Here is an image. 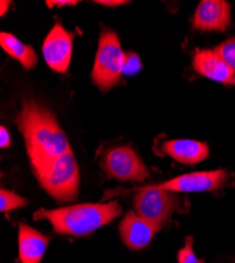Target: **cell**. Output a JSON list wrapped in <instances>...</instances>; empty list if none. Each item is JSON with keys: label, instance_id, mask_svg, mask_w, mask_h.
<instances>
[{"label": "cell", "instance_id": "obj_1", "mask_svg": "<svg viewBox=\"0 0 235 263\" xmlns=\"http://www.w3.org/2000/svg\"><path fill=\"white\" fill-rule=\"evenodd\" d=\"M16 123L24 136L34 174L71 149L68 137L55 115L41 103L25 100Z\"/></svg>", "mask_w": 235, "mask_h": 263}, {"label": "cell", "instance_id": "obj_2", "mask_svg": "<svg viewBox=\"0 0 235 263\" xmlns=\"http://www.w3.org/2000/svg\"><path fill=\"white\" fill-rule=\"evenodd\" d=\"M120 213V204L110 201L75 204L56 210L40 209L35 212L34 219H46L58 234L82 237L110 223Z\"/></svg>", "mask_w": 235, "mask_h": 263}, {"label": "cell", "instance_id": "obj_3", "mask_svg": "<svg viewBox=\"0 0 235 263\" xmlns=\"http://www.w3.org/2000/svg\"><path fill=\"white\" fill-rule=\"evenodd\" d=\"M35 176L41 187L57 202H71L77 198L80 178L72 149L55 158Z\"/></svg>", "mask_w": 235, "mask_h": 263}, {"label": "cell", "instance_id": "obj_4", "mask_svg": "<svg viewBox=\"0 0 235 263\" xmlns=\"http://www.w3.org/2000/svg\"><path fill=\"white\" fill-rule=\"evenodd\" d=\"M124 53L121 50L117 34L105 29L98 39L94 67L92 70L93 82L101 91H109L121 79L123 74Z\"/></svg>", "mask_w": 235, "mask_h": 263}, {"label": "cell", "instance_id": "obj_5", "mask_svg": "<svg viewBox=\"0 0 235 263\" xmlns=\"http://www.w3.org/2000/svg\"><path fill=\"white\" fill-rule=\"evenodd\" d=\"M135 191H137L134 197L135 212L160 231L179 206L176 193L158 189L155 185L138 187Z\"/></svg>", "mask_w": 235, "mask_h": 263}, {"label": "cell", "instance_id": "obj_6", "mask_svg": "<svg viewBox=\"0 0 235 263\" xmlns=\"http://www.w3.org/2000/svg\"><path fill=\"white\" fill-rule=\"evenodd\" d=\"M101 167L109 177L119 181H143L149 171L137 153L130 146H116L105 153Z\"/></svg>", "mask_w": 235, "mask_h": 263}, {"label": "cell", "instance_id": "obj_7", "mask_svg": "<svg viewBox=\"0 0 235 263\" xmlns=\"http://www.w3.org/2000/svg\"><path fill=\"white\" fill-rule=\"evenodd\" d=\"M227 178L228 174L225 170L206 171L180 175L173 179L154 185L173 193L212 192L222 189L227 182Z\"/></svg>", "mask_w": 235, "mask_h": 263}, {"label": "cell", "instance_id": "obj_8", "mask_svg": "<svg viewBox=\"0 0 235 263\" xmlns=\"http://www.w3.org/2000/svg\"><path fill=\"white\" fill-rule=\"evenodd\" d=\"M75 34L69 32L60 24H56L48 34L42 54L49 67L57 73H66L72 58Z\"/></svg>", "mask_w": 235, "mask_h": 263}, {"label": "cell", "instance_id": "obj_9", "mask_svg": "<svg viewBox=\"0 0 235 263\" xmlns=\"http://www.w3.org/2000/svg\"><path fill=\"white\" fill-rule=\"evenodd\" d=\"M231 23V7L225 0H203L192 17V26L204 32H225Z\"/></svg>", "mask_w": 235, "mask_h": 263}, {"label": "cell", "instance_id": "obj_10", "mask_svg": "<svg viewBox=\"0 0 235 263\" xmlns=\"http://www.w3.org/2000/svg\"><path fill=\"white\" fill-rule=\"evenodd\" d=\"M159 232L153 224L144 220L136 212L129 211L119 224V234L126 248L133 251L144 249Z\"/></svg>", "mask_w": 235, "mask_h": 263}, {"label": "cell", "instance_id": "obj_11", "mask_svg": "<svg viewBox=\"0 0 235 263\" xmlns=\"http://www.w3.org/2000/svg\"><path fill=\"white\" fill-rule=\"evenodd\" d=\"M193 69L202 76L213 81L230 84L235 72L214 50H197L193 57Z\"/></svg>", "mask_w": 235, "mask_h": 263}, {"label": "cell", "instance_id": "obj_12", "mask_svg": "<svg viewBox=\"0 0 235 263\" xmlns=\"http://www.w3.org/2000/svg\"><path fill=\"white\" fill-rule=\"evenodd\" d=\"M49 238L37 230L20 223L18 230L19 259L21 263H40L49 245Z\"/></svg>", "mask_w": 235, "mask_h": 263}, {"label": "cell", "instance_id": "obj_13", "mask_svg": "<svg viewBox=\"0 0 235 263\" xmlns=\"http://www.w3.org/2000/svg\"><path fill=\"white\" fill-rule=\"evenodd\" d=\"M164 151L179 163L195 165L209 157L210 148L207 143L191 139H173L166 141Z\"/></svg>", "mask_w": 235, "mask_h": 263}, {"label": "cell", "instance_id": "obj_14", "mask_svg": "<svg viewBox=\"0 0 235 263\" xmlns=\"http://www.w3.org/2000/svg\"><path fill=\"white\" fill-rule=\"evenodd\" d=\"M0 46L7 54L18 60L26 70H31L36 65L38 58L34 49L25 45L13 34L2 32Z\"/></svg>", "mask_w": 235, "mask_h": 263}, {"label": "cell", "instance_id": "obj_15", "mask_svg": "<svg viewBox=\"0 0 235 263\" xmlns=\"http://www.w3.org/2000/svg\"><path fill=\"white\" fill-rule=\"evenodd\" d=\"M27 204H28L27 199H25L24 197L17 195L16 193L5 190V189L0 191V211L3 213L26 206Z\"/></svg>", "mask_w": 235, "mask_h": 263}, {"label": "cell", "instance_id": "obj_16", "mask_svg": "<svg viewBox=\"0 0 235 263\" xmlns=\"http://www.w3.org/2000/svg\"><path fill=\"white\" fill-rule=\"evenodd\" d=\"M214 51L229 65V68L235 72V38H230L222 42Z\"/></svg>", "mask_w": 235, "mask_h": 263}, {"label": "cell", "instance_id": "obj_17", "mask_svg": "<svg viewBox=\"0 0 235 263\" xmlns=\"http://www.w3.org/2000/svg\"><path fill=\"white\" fill-rule=\"evenodd\" d=\"M178 263H205L204 260H201L196 257L193 251V238L188 237L186 239L185 247L177 254Z\"/></svg>", "mask_w": 235, "mask_h": 263}, {"label": "cell", "instance_id": "obj_18", "mask_svg": "<svg viewBox=\"0 0 235 263\" xmlns=\"http://www.w3.org/2000/svg\"><path fill=\"white\" fill-rule=\"evenodd\" d=\"M141 69V62L135 53H124L123 74L128 76L135 75Z\"/></svg>", "mask_w": 235, "mask_h": 263}, {"label": "cell", "instance_id": "obj_19", "mask_svg": "<svg viewBox=\"0 0 235 263\" xmlns=\"http://www.w3.org/2000/svg\"><path fill=\"white\" fill-rule=\"evenodd\" d=\"M0 138H2V139H0V146H2L3 148L10 146L11 137H10L8 129L5 126L0 127Z\"/></svg>", "mask_w": 235, "mask_h": 263}, {"label": "cell", "instance_id": "obj_20", "mask_svg": "<svg viewBox=\"0 0 235 263\" xmlns=\"http://www.w3.org/2000/svg\"><path fill=\"white\" fill-rule=\"evenodd\" d=\"M79 2H74V0H50V2H47V6L49 8L55 7H67V6H75Z\"/></svg>", "mask_w": 235, "mask_h": 263}, {"label": "cell", "instance_id": "obj_21", "mask_svg": "<svg viewBox=\"0 0 235 263\" xmlns=\"http://www.w3.org/2000/svg\"><path fill=\"white\" fill-rule=\"evenodd\" d=\"M94 3L101 6H106V7H118V6L128 4L129 2H123V0H97V2H94Z\"/></svg>", "mask_w": 235, "mask_h": 263}, {"label": "cell", "instance_id": "obj_22", "mask_svg": "<svg viewBox=\"0 0 235 263\" xmlns=\"http://www.w3.org/2000/svg\"><path fill=\"white\" fill-rule=\"evenodd\" d=\"M9 6H10V2H5V0H2V2H0V14H2V16L6 14V12L9 9Z\"/></svg>", "mask_w": 235, "mask_h": 263}, {"label": "cell", "instance_id": "obj_23", "mask_svg": "<svg viewBox=\"0 0 235 263\" xmlns=\"http://www.w3.org/2000/svg\"><path fill=\"white\" fill-rule=\"evenodd\" d=\"M230 84H233V85H235V75L233 76V78H232V80H231V83Z\"/></svg>", "mask_w": 235, "mask_h": 263}]
</instances>
